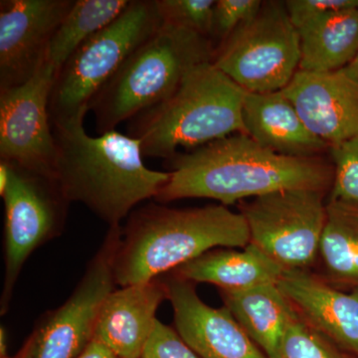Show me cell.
Returning a JSON list of instances; mask_svg holds the SVG:
<instances>
[{
	"label": "cell",
	"mask_w": 358,
	"mask_h": 358,
	"mask_svg": "<svg viewBox=\"0 0 358 358\" xmlns=\"http://www.w3.org/2000/svg\"><path fill=\"white\" fill-rule=\"evenodd\" d=\"M169 180L155 202L209 199L224 206L280 190L331 192L334 164L327 157H292L235 134L164 160Z\"/></svg>",
	"instance_id": "1"
},
{
	"label": "cell",
	"mask_w": 358,
	"mask_h": 358,
	"mask_svg": "<svg viewBox=\"0 0 358 358\" xmlns=\"http://www.w3.org/2000/svg\"><path fill=\"white\" fill-rule=\"evenodd\" d=\"M87 113L51 122L55 174L65 196L80 202L110 226L121 225L141 202L155 199L169 173L148 169L141 143L117 131L90 136Z\"/></svg>",
	"instance_id": "2"
},
{
	"label": "cell",
	"mask_w": 358,
	"mask_h": 358,
	"mask_svg": "<svg viewBox=\"0 0 358 358\" xmlns=\"http://www.w3.org/2000/svg\"><path fill=\"white\" fill-rule=\"evenodd\" d=\"M249 243L243 215L222 204L178 209L152 202L134 209L122 226L115 284L150 282L212 249H243Z\"/></svg>",
	"instance_id": "3"
},
{
	"label": "cell",
	"mask_w": 358,
	"mask_h": 358,
	"mask_svg": "<svg viewBox=\"0 0 358 358\" xmlns=\"http://www.w3.org/2000/svg\"><path fill=\"white\" fill-rule=\"evenodd\" d=\"M246 91L213 63L193 69L173 95L128 122V134L141 143L143 157L164 160L178 148L194 150L235 134H244Z\"/></svg>",
	"instance_id": "4"
},
{
	"label": "cell",
	"mask_w": 358,
	"mask_h": 358,
	"mask_svg": "<svg viewBox=\"0 0 358 358\" xmlns=\"http://www.w3.org/2000/svg\"><path fill=\"white\" fill-rule=\"evenodd\" d=\"M216 45L192 30L164 23L124 61L89 105L101 134L173 95L193 69L213 62Z\"/></svg>",
	"instance_id": "5"
},
{
	"label": "cell",
	"mask_w": 358,
	"mask_h": 358,
	"mask_svg": "<svg viewBox=\"0 0 358 358\" xmlns=\"http://www.w3.org/2000/svg\"><path fill=\"white\" fill-rule=\"evenodd\" d=\"M162 24L155 0H131L119 17L80 45L56 75L49 98L51 122L88 113L99 90Z\"/></svg>",
	"instance_id": "6"
},
{
	"label": "cell",
	"mask_w": 358,
	"mask_h": 358,
	"mask_svg": "<svg viewBox=\"0 0 358 358\" xmlns=\"http://www.w3.org/2000/svg\"><path fill=\"white\" fill-rule=\"evenodd\" d=\"M300 62V36L286 4L271 0L219 45L212 63L248 93H270L288 86Z\"/></svg>",
	"instance_id": "7"
},
{
	"label": "cell",
	"mask_w": 358,
	"mask_h": 358,
	"mask_svg": "<svg viewBox=\"0 0 358 358\" xmlns=\"http://www.w3.org/2000/svg\"><path fill=\"white\" fill-rule=\"evenodd\" d=\"M6 162L9 182L1 194L6 209L1 315L10 308L14 289L26 261L35 250L62 235L71 204L53 176Z\"/></svg>",
	"instance_id": "8"
},
{
	"label": "cell",
	"mask_w": 358,
	"mask_h": 358,
	"mask_svg": "<svg viewBox=\"0 0 358 358\" xmlns=\"http://www.w3.org/2000/svg\"><path fill=\"white\" fill-rule=\"evenodd\" d=\"M329 193L286 189L238 204L253 244L282 272L313 270L327 221Z\"/></svg>",
	"instance_id": "9"
},
{
	"label": "cell",
	"mask_w": 358,
	"mask_h": 358,
	"mask_svg": "<svg viewBox=\"0 0 358 358\" xmlns=\"http://www.w3.org/2000/svg\"><path fill=\"white\" fill-rule=\"evenodd\" d=\"M122 225L110 226L68 300L45 313L33 333L36 358H77L95 336L103 303L115 289L114 264Z\"/></svg>",
	"instance_id": "10"
},
{
	"label": "cell",
	"mask_w": 358,
	"mask_h": 358,
	"mask_svg": "<svg viewBox=\"0 0 358 358\" xmlns=\"http://www.w3.org/2000/svg\"><path fill=\"white\" fill-rule=\"evenodd\" d=\"M57 72L46 60L25 84L0 92V160L55 178L49 98Z\"/></svg>",
	"instance_id": "11"
},
{
	"label": "cell",
	"mask_w": 358,
	"mask_h": 358,
	"mask_svg": "<svg viewBox=\"0 0 358 358\" xmlns=\"http://www.w3.org/2000/svg\"><path fill=\"white\" fill-rule=\"evenodd\" d=\"M75 0L0 1V92L29 81Z\"/></svg>",
	"instance_id": "12"
},
{
	"label": "cell",
	"mask_w": 358,
	"mask_h": 358,
	"mask_svg": "<svg viewBox=\"0 0 358 358\" xmlns=\"http://www.w3.org/2000/svg\"><path fill=\"white\" fill-rule=\"evenodd\" d=\"M179 336L201 358H268L226 307L212 308L195 284L173 272L162 275Z\"/></svg>",
	"instance_id": "13"
},
{
	"label": "cell",
	"mask_w": 358,
	"mask_h": 358,
	"mask_svg": "<svg viewBox=\"0 0 358 358\" xmlns=\"http://www.w3.org/2000/svg\"><path fill=\"white\" fill-rule=\"evenodd\" d=\"M308 129L329 147L358 138V80L343 71H298L284 90Z\"/></svg>",
	"instance_id": "14"
},
{
	"label": "cell",
	"mask_w": 358,
	"mask_h": 358,
	"mask_svg": "<svg viewBox=\"0 0 358 358\" xmlns=\"http://www.w3.org/2000/svg\"><path fill=\"white\" fill-rule=\"evenodd\" d=\"M278 286L306 324L358 358V289L334 288L313 270L284 272Z\"/></svg>",
	"instance_id": "15"
},
{
	"label": "cell",
	"mask_w": 358,
	"mask_h": 358,
	"mask_svg": "<svg viewBox=\"0 0 358 358\" xmlns=\"http://www.w3.org/2000/svg\"><path fill=\"white\" fill-rule=\"evenodd\" d=\"M167 299L162 277L114 289L103 303L94 338L117 358H141L157 322V310Z\"/></svg>",
	"instance_id": "16"
},
{
	"label": "cell",
	"mask_w": 358,
	"mask_h": 358,
	"mask_svg": "<svg viewBox=\"0 0 358 358\" xmlns=\"http://www.w3.org/2000/svg\"><path fill=\"white\" fill-rule=\"evenodd\" d=\"M242 120L245 134L277 154L292 157L329 155V145L308 128L282 91L246 92Z\"/></svg>",
	"instance_id": "17"
},
{
	"label": "cell",
	"mask_w": 358,
	"mask_h": 358,
	"mask_svg": "<svg viewBox=\"0 0 358 358\" xmlns=\"http://www.w3.org/2000/svg\"><path fill=\"white\" fill-rule=\"evenodd\" d=\"M171 272L193 284L207 282L223 292L246 291L278 284L284 273L277 264L250 243L242 251L212 249Z\"/></svg>",
	"instance_id": "18"
},
{
	"label": "cell",
	"mask_w": 358,
	"mask_h": 358,
	"mask_svg": "<svg viewBox=\"0 0 358 358\" xmlns=\"http://www.w3.org/2000/svg\"><path fill=\"white\" fill-rule=\"evenodd\" d=\"M219 294L224 307L266 357H279L282 338L298 313L278 284Z\"/></svg>",
	"instance_id": "19"
},
{
	"label": "cell",
	"mask_w": 358,
	"mask_h": 358,
	"mask_svg": "<svg viewBox=\"0 0 358 358\" xmlns=\"http://www.w3.org/2000/svg\"><path fill=\"white\" fill-rule=\"evenodd\" d=\"M300 36V69L327 73L343 69L358 52V8L331 11L296 28Z\"/></svg>",
	"instance_id": "20"
},
{
	"label": "cell",
	"mask_w": 358,
	"mask_h": 358,
	"mask_svg": "<svg viewBox=\"0 0 358 358\" xmlns=\"http://www.w3.org/2000/svg\"><path fill=\"white\" fill-rule=\"evenodd\" d=\"M315 274L343 292L358 289V205L327 202V221L320 238Z\"/></svg>",
	"instance_id": "21"
},
{
	"label": "cell",
	"mask_w": 358,
	"mask_h": 358,
	"mask_svg": "<svg viewBox=\"0 0 358 358\" xmlns=\"http://www.w3.org/2000/svg\"><path fill=\"white\" fill-rule=\"evenodd\" d=\"M129 2L131 0H75L52 37L47 62L58 74L78 47L119 17Z\"/></svg>",
	"instance_id": "22"
},
{
	"label": "cell",
	"mask_w": 358,
	"mask_h": 358,
	"mask_svg": "<svg viewBox=\"0 0 358 358\" xmlns=\"http://www.w3.org/2000/svg\"><path fill=\"white\" fill-rule=\"evenodd\" d=\"M278 358H357L300 319L292 322L282 338Z\"/></svg>",
	"instance_id": "23"
},
{
	"label": "cell",
	"mask_w": 358,
	"mask_h": 358,
	"mask_svg": "<svg viewBox=\"0 0 358 358\" xmlns=\"http://www.w3.org/2000/svg\"><path fill=\"white\" fill-rule=\"evenodd\" d=\"M164 23L210 38L214 0H155Z\"/></svg>",
	"instance_id": "24"
},
{
	"label": "cell",
	"mask_w": 358,
	"mask_h": 358,
	"mask_svg": "<svg viewBox=\"0 0 358 358\" xmlns=\"http://www.w3.org/2000/svg\"><path fill=\"white\" fill-rule=\"evenodd\" d=\"M334 164L329 199L358 205V138L329 148Z\"/></svg>",
	"instance_id": "25"
},
{
	"label": "cell",
	"mask_w": 358,
	"mask_h": 358,
	"mask_svg": "<svg viewBox=\"0 0 358 358\" xmlns=\"http://www.w3.org/2000/svg\"><path fill=\"white\" fill-rule=\"evenodd\" d=\"M261 0H217L214 4L210 39L218 47L240 26L255 17Z\"/></svg>",
	"instance_id": "26"
},
{
	"label": "cell",
	"mask_w": 358,
	"mask_h": 358,
	"mask_svg": "<svg viewBox=\"0 0 358 358\" xmlns=\"http://www.w3.org/2000/svg\"><path fill=\"white\" fill-rule=\"evenodd\" d=\"M141 358L201 357L183 341L176 329L157 320Z\"/></svg>",
	"instance_id": "27"
},
{
	"label": "cell",
	"mask_w": 358,
	"mask_h": 358,
	"mask_svg": "<svg viewBox=\"0 0 358 358\" xmlns=\"http://www.w3.org/2000/svg\"><path fill=\"white\" fill-rule=\"evenodd\" d=\"M285 4L296 28L320 14L358 8V0H287Z\"/></svg>",
	"instance_id": "28"
},
{
	"label": "cell",
	"mask_w": 358,
	"mask_h": 358,
	"mask_svg": "<svg viewBox=\"0 0 358 358\" xmlns=\"http://www.w3.org/2000/svg\"><path fill=\"white\" fill-rule=\"evenodd\" d=\"M77 358H117L107 345L94 338Z\"/></svg>",
	"instance_id": "29"
},
{
	"label": "cell",
	"mask_w": 358,
	"mask_h": 358,
	"mask_svg": "<svg viewBox=\"0 0 358 358\" xmlns=\"http://www.w3.org/2000/svg\"><path fill=\"white\" fill-rule=\"evenodd\" d=\"M0 358H36V336L34 333L30 334L20 350L13 357H9L7 355Z\"/></svg>",
	"instance_id": "30"
},
{
	"label": "cell",
	"mask_w": 358,
	"mask_h": 358,
	"mask_svg": "<svg viewBox=\"0 0 358 358\" xmlns=\"http://www.w3.org/2000/svg\"><path fill=\"white\" fill-rule=\"evenodd\" d=\"M9 182V166L6 162L0 160V194H3Z\"/></svg>",
	"instance_id": "31"
},
{
	"label": "cell",
	"mask_w": 358,
	"mask_h": 358,
	"mask_svg": "<svg viewBox=\"0 0 358 358\" xmlns=\"http://www.w3.org/2000/svg\"><path fill=\"white\" fill-rule=\"evenodd\" d=\"M345 75L353 78V79L358 80V52L355 55V59L346 67L341 69Z\"/></svg>",
	"instance_id": "32"
},
{
	"label": "cell",
	"mask_w": 358,
	"mask_h": 358,
	"mask_svg": "<svg viewBox=\"0 0 358 358\" xmlns=\"http://www.w3.org/2000/svg\"><path fill=\"white\" fill-rule=\"evenodd\" d=\"M7 355L6 331L3 327L0 329V357Z\"/></svg>",
	"instance_id": "33"
}]
</instances>
